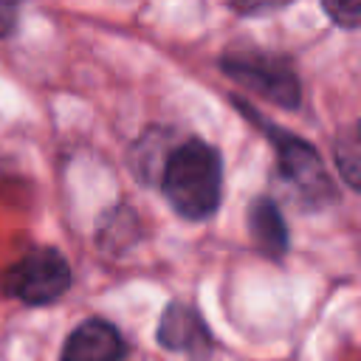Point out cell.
<instances>
[{
	"instance_id": "8",
	"label": "cell",
	"mask_w": 361,
	"mask_h": 361,
	"mask_svg": "<svg viewBox=\"0 0 361 361\" xmlns=\"http://www.w3.org/2000/svg\"><path fill=\"white\" fill-rule=\"evenodd\" d=\"M358 161H361V152H358V135H355V127H350L344 135H338L336 141V166L338 172L344 175V180L355 189L358 186Z\"/></svg>"
},
{
	"instance_id": "10",
	"label": "cell",
	"mask_w": 361,
	"mask_h": 361,
	"mask_svg": "<svg viewBox=\"0 0 361 361\" xmlns=\"http://www.w3.org/2000/svg\"><path fill=\"white\" fill-rule=\"evenodd\" d=\"M17 20V6L14 0H0V34H8Z\"/></svg>"
},
{
	"instance_id": "4",
	"label": "cell",
	"mask_w": 361,
	"mask_h": 361,
	"mask_svg": "<svg viewBox=\"0 0 361 361\" xmlns=\"http://www.w3.org/2000/svg\"><path fill=\"white\" fill-rule=\"evenodd\" d=\"M223 73L231 76L240 87H248L254 93H259L262 99L285 107V110H296L302 102V90H299V76L296 71L271 54H228L220 59Z\"/></svg>"
},
{
	"instance_id": "7",
	"label": "cell",
	"mask_w": 361,
	"mask_h": 361,
	"mask_svg": "<svg viewBox=\"0 0 361 361\" xmlns=\"http://www.w3.org/2000/svg\"><path fill=\"white\" fill-rule=\"evenodd\" d=\"M248 231L254 245L265 257H282L288 251V226L279 206L271 197H257L248 209Z\"/></svg>"
},
{
	"instance_id": "1",
	"label": "cell",
	"mask_w": 361,
	"mask_h": 361,
	"mask_svg": "<svg viewBox=\"0 0 361 361\" xmlns=\"http://www.w3.org/2000/svg\"><path fill=\"white\" fill-rule=\"evenodd\" d=\"M161 192L169 206L186 220H206L217 212L223 195L220 152L197 138L183 141L169 152L161 172Z\"/></svg>"
},
{
	"instance_id": "9",
	"label": "cell",
	"mask_w": 361,
	"mask_h": 361,
	"mask_svg": "<svg viewBox=\"0 0 361 361\" xmlns=\"http://www.w3.org/2000/svg\"><path fill=\"white\" fill-rule=\"evenodd\" d=\"M327 17L341 28H355L361 20V0H322Z\"/></svg>"
},
{
	"instance_id": "3",
	"label": "cell",
	"mask_w": 361,
	"mask_h": 361,
	"mask_svg": "<svg viewBox=\"0 0 361 361\" xmlns=\"http://www.w3.org/2000/svg\"><path fill=\"white\" fill-rule=\"evenodd\" d=\"M71 285V268L56 248H34L0 274V290L25 305H48Z\"/></svg>"
},
{
	"instance_id": "6",
	"label": "cell",
	"mask_w": 361,
	"mask_h": 361,
	"mask_svg": "<svg viewBox=\"0 0 361 361\" xmlns=\"http://www.w3.org/2000/svg\"><path fill=\"white\" fill-rule=\"evenodd\" d=\"M121 358H124L121 333L104 319H87L65 338L59 361H121Z\"/></svg>"
},
{
	"instance_id": "11",
	"label": "cell",
	"mask_w": 361,
	"mask_h": 361,
	"mask_svg": "<svg viewBox=\"0 0 361 361\" xmlns=\"http://www.w3.org/2000/svg\"><path fill=\"white\" fill-rule=\"evenodd\" d=\"M288 0H231V6H237L240 11H262V8H271V6H282Z\"/></svg>"
},
{
	"instance_id": "5",
	"label": "cell",
	"mask_w": 361,
	"mask_h": 361,
	"mask_svg": "<svg viewBox=\"0 0 361 361\" xmlns=\"http://www.w3.org/2000/svg\"><path fill=\"white\" fill-rule=\"evenodd\" d=\"M158 341L166 350L183 353V355H206L212 347L206 322L192 305H183V302H172L164 310L158 322Z\"/></svg>"
},
{
	"instance_id": "2",
	"label": "cell",
	"mask_w": 361,
	"mask_h": 361,
	"mask_svg": "<svg viewBox=\"0 0 361 361\" xmlns=\"http://www.w3.org/2000/svg\"><path fill=\"white\" fill-rule=\"evenodd\" d=\"M234 104L245 113V118L257 121L268 133V141H274L276 158H279V175L285 178V183H290L307 203H324V200H330L336 195V189H333V183H330V178L324 172V164H322L319 152L307 141H302L299 135H290V133L279 130L276 124L262 121L257 116V110H251L248 104H243V102H234Z\"/></svg>"
}]
</instances>
